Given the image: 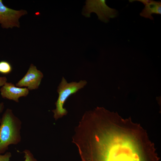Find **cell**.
Masks as SVG:
<instances>
[{
    "instance_id": "obj_1",
    "label": "cell",
    "mask_w": 161,
    "mask_h": 161,
    "mask_svg": "<svg viewBox=\"0 0 161 161\" xmlns=\"http://www.w3.org/2000/svg\"><path fill=\"white\" fill-rule=\"evenodd\" d=\"M72 141L82 161H159L145 130L117 114L89 120L79 128Z\"/></svg>"
},
{
    "instance_id": "obj_2",
    "label": "cell",
    "mask_w": 161,
    "mask_h": 161,
    "mask_svg": "<svg viewBox=\"0 0 161 161\" xmlns=\"http://www.w3.org/2000/svg\"><path fill=\"white\" fill-rule=\"evenodd\" d=\"M21 121L12 110L7 109L0 120V154L5 153L10 145H17L21 142Z\"/></svg>"
},
{
    "instance_id": "obj_3",
    "label": "cell",
    "mask_w": 161,
    "mask_h": 161,
    "mask_svg": "<svg viewBox=\"0 0 161 161\" xmlns=\"http://www.w3.org/2000/svg\"><path fill=\"white\" fill-rule=\"evenodd\" d=\"M85 80L78 82L72 81L68 83L63 77L58 86L57 92L58 94V99L55 103L56 108L52 110L53 117L55 120L62 117L67 113L66 109L64 108L65 102L71 95L83 88L87 84Z\"/></svg>"
},
{
    "instance_id": "obj_4",
    "label": "cell",
    "mask_w": 161,
    "mask_h": 161,
    "mask_svg": "<svg viewBox=\"0 0 161 161\" xmlns=\"http://www.w3.org/2000/svg\"><path fill=\"white\" fill-rule=\"evenodd\" d=\"M105 0H87L83 7L82 14L85 17H90L91 13H96L98 18L105 23L108 22L110 18L117 17L118 11L108 6Z\"/></svg>"
},
{
    "instance_id": "obj_5",
    "label": "cell",
    "mask_w": 161,
    "mask_h": 161,
    "mask_svg": "<svg viewBox=\"0 0 161 161\" xmlns=\"http://www.w3.org/2000/svg\"><path fill=\"white\" fill-rule=\"evenodd\" d=\"M27 14L26 10H17L8 7L3 4L2 0H0V24L3 28L19 27V19Z\"/></svg>"
},
{
    "instance_id": "obj_6",
    "label": "cell",
    "mask_w": 161,
    "mask_h": 161,
    "mask_svg": "<svg viewBox=\"0 0 161 161\" xmlns=\"http://www.w3.org/2000/svg\"><path fill=\"white\" fill-rule=\"evenodd\" d=\"M44 76L43 73L36 67L31 64L24 77L16 84L19 87H25L29 90L37 89Z\"/></svg>"
},
{
    "instance_id": "obj_7",
    "label": "cell",
    "mask_w": 161,
    "mask_h": 161,
    "mask_svg": "<svg viewBox=\"0 0 161 161\" xmlns=\"http://www.w3.org/2000/svg\"><path fill=\"white\" fill-rule=\"evenodd\" d=\"M29 91L26 88L17 87L12 83L7 82L0 89V94L2 98L17 103L19 102L20 97L27 96L29 93Z\"/></svg>"
},
{
    "instance_id": "obj_8",
    "label": "cell",
    "mask_w": 161,
    "mask_h": 161,
    "mask_svg": "<svg viewBox=\"0 0 161 161\" xmlns=\"http://www.w3.org/2000/svg\"><path fill=\"white\" fill-rule=\"evenodd\" d=\"M161 14V2L152 0L151 2L145 5V7L140 13V15L145 18L153 20L152 15Z\"/></svg>"
},
{
    "instance_id": "obj_9",
    "label": "cell",
    "mask_w": 161,
    "mask_h": 161,
    "mask_svg": "<svg viewBox=\"0 0 161 161\" xmlns=\"http://www.w3.org/2000/svg\"><path fill=\"white\" fill-rule=\"evenodd\" d=\"M12 65L9 62L4 60L0 61V73L3 75H7L12 71Z\"/></svg>"
},
{
    "instance_id": "obj_10",
    "label": "cell",
    "mask_w": 161,
    "mask_h": 161,
    "mask_svg": "<svg viewBox=\"0 0 161 161\" xmlns=\"http://www.w3.org/2000/svg\"><path fill=\"white\" fill-rule=\"evenodd\" d=\"M24 154V161H37L31 151L28 149H25L23 151Z\"/></svg>"
},
{
    "instance_id": "obj_11",
    "label": "cell",
    "mask_w": 161,
    "mask_h": 161,
    "mask_svg": "<svg viewBox=\"0 0 161 161\" xmlns=\"http://www.w3.org/2000/svg\"><path fill=\"white\" fill-rule=\"evenodd\" d=\"M11 156L12 154L10 152H7L3 155L0 154V161H10Z\"/></svg>"
},
{
    "instance_id": "obj_12",
    "label": "cell",
    "mask_w": 161,
    "mask_h": 161,
    "mask_svg": "<svg viewBox=\"0 0 161 161\" xmlns=\"http://www.w3.org/2000/svg\"><path fill=\"white\" fill-rule=\"evenodd\" d=\"M7 79L6 77H0V87L2 86L7 82Z\"/></svg>"
},
{
    "instance_id": "obj_13",
    "label": "cell",
    "mask_w": 161,
    "mask_h": 161,
    "mask_svg": "<svg viewBox=\"0 0 161 161\" xmlns=\"http://www.w3.org/2000/svg\"><path fill=\"white\" fill-rule=\"evenodd\" d=\"M139 1L142 3L145 6L149 4L152 1V0H135Z\"/></svg>"
},
{
    "instance_id": "obj_14",
    "label": "cell",
    "mask_w": 161,
    "mask_h": 161,
    "mask_svg": "<svg viewBox=\"0 0 161 161\" xmlns=\"http://www.w3.org/2000/svg\"><path fill=\"white\" fill-rule=\"evenodd\" d=\"M4 103L3 102L0 103V113H1L4 109ZM1 119L0 118V123Z\"/></svg>"
}]
</instances>
